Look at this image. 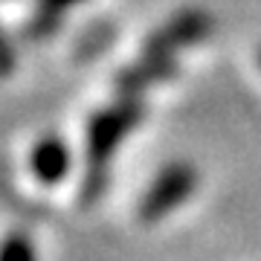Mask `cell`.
Segmentation results:
<instances>
[{"label": "cell", "mask_w": 261, "mask_h": 261, "mask_svg": "<svg viewBox=\"0 0 261 261\" xmlns=\"http://www.w3.org/2000/svg\"><path fill=\"white\" fill-rule=\"evenodd\" d=\"M0 261H38L35 241L23 229H12L0 238Z\"/></svg>", "instance_id": "obj_6"}, {"label": "cell", "mask_w": 261, "mask_h": 261, "mask_svg": "<svg viewBox=\"0 0 261 261\" xmlns=\"http://www.w3.org/2000/svg\"><path fill=\"white\" fill-rule=\"evenodd\" d=\"M29 168L35 174L38 183L44 186H56L67 177L70 171V148L58 134H47L32 145L29 151Z\"/></svg>", "instance_id": "obj_5"}, {"label": "cell", "mask_w": 261, "mask_h": 261, "mask_svg": "<svg viewBox=\"0 0 261 261\" xmlns=\"http://www.w3.org/2000/svg\"><path fill=\"white\" fill-rule=\"evenodd\" d=\"M145 116V105L140 96H116L108 108L96 111L87 122V171L82 183V200L93 203L99 200L108 183V166H111L116 148L130 130Z\"/></svg>", "instance_id": "obj_1"}, {"label": "cell", "mask_w": 261, "mask_h": 261, "mask_svg": "<svg viewBox=\"0 0 261 261\" xmlns=\"http://www.w3.org/2000/svg\"><path fill=\"white\" fill-rule=\"evenodd\" d=\"M75 3H82V0H41L38 6H44V9L49 12H58V15H64L70 6H75Z\"/></svg>", "instance_id": "obj_9"}, {"label": "cell", "mask_w": 261, "mask_h": 261, "mask_svg": "<svg viewBox=\"0 0 261 261\" xmlns=\"http://www.w3.org/2000/svg\"><path fill=\"white\" fill-rule=\"evenodd\" d=\"M197 168L192 163H168L157 177L151 180L145 195L137 203V218L140 224H160L163 218L183 206L189 197L197 192Z\"/></svg>", "instance_id": "obj_2"}, {"label": "cell", "mask_w": 261, "mask_h": 261, "mask_svg": "<svg viewBox=\"0 0 261 261\" xmlns=\"http://www.w3.org/2000/svg\"><path fill=\"white\" fill-rule=\"evenodd\" d=\"M209 32H212V18L206 12H200V9L180 12V15H174L166 27H160L145 41L142 53L145 56H177L183 47L200 44Z\"/></svg>", "instance_id": "obj_3"}, {"label": "cell", "mask_w": 261, "mask_h": 261, "mask_svg": "<svg viewBox=\"0 0 261 261\" xmlns=\"http://www.w3.org/2000/svg\"><path fill=\"white\" fill-rule=\"evenodd\" d=\"M177 73V56H145L116 75V96H142L148 87Z\"/></svg>", "instance_id": "obj_4"}, {"label": "cell", "mask_w": 261, "mask_h": 261, "mask_svg": "<svg viewBox=\"0 0 261 261\" xmlns=\"http://www.w3.org/2000/svg\"><path fill=\"white\" fill-rule=\"evenodd\" d=\"M15 61H18L15 44H12V38L0 29V75H9L12 70H15Z\"/></svg>", "instance_id": "obj_8"}, {"label": "cell", "mask_w": 261, "mask_h": 261, "mask_svg": "<svg viewBox=\"0 0 261 261\" xmlns=\"http://www.w3.org/2000/svg\"><path fill=\"white\" fill-rule=\"evenodd\" d=\"M58 27H61V15L44 9V6H38L35 15H32V18L27 20V27H23V38H27V41H44V38L56 35Z\"/></svg>", "instance_id": "obj_7"}]
</instances>
